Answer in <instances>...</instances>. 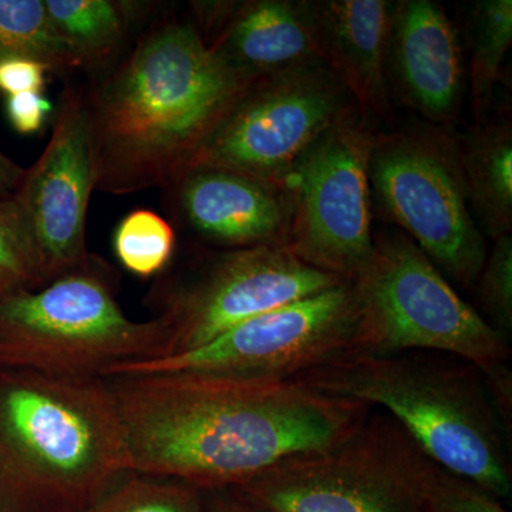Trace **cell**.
I'll return each instance as SVG.
<instances>
[{"label":"cell","instance_id":"obj_1","mask_svg":"<svg viewBox=\"0 0 512 512\" xmlns=\"http://www.w3.org/2000/svg\"><path fill=\"white\" fill-rule=\"evenodd\" d=\"M131 473L201 491L238 488L301 454L339 446L370 407L296 380L202 373L107 377Z\"/></svg>","mask_w":512,"mask_h":512},{"label":"cell","instance_id":"obj_2","mask_svg":"<svg viewBox=\"0 0 512 512\" xmlns=\"http://www.w3.org/2000/svg\"><path fill=\"white\" fill-rule=\"evenodd\" d=\"M254 83L215 55L197 26L158 23L84 94L96 190L173 184Z\"/></svg>","mask_w":512,"mask_h":512},{"label":"cell","instance_id":"obj_3","mask_svg":"<svg viewBox=\"0 0 512 512\" xmlns=\"http://www.w3.org/2000/svg\"><path fill=\"white\" fill-rule=\"evenodd\" d=\"M128 474L106 380L0 369V512H86Z\"/></svg>","mask_w":512,"mask_h":512},{"label":"cell","instance_id":"obj_4","mask_svg":"<svg viewBox=\"0 0 512 512\" xmlns=\"http://www.w3.org/2000/svg\"><path fill=\"white\" fill-rule=\"evenodd\" d=\"M319 392L380 407L437 466L508 500L511 436L483 372L436 352H348L296 376Z\"/></svg>","mask_w":512,"mask_h":512},{"label":"cell","instance_id":"obj_5","mask_svg":"<svg viewBox=\"0 0 512 512\" xmlns=\"http://www.w3.org/2000/svg\"><path fill=\"white\" fill-rule=\"evenodd\" d=\"M164 346L160 320L128 318L94 262L0 298V369L106 379L114 367L158 359Z\"/></svg>","mask_w":512,"mask_h":512},{"label":"cell","instance_id":"obj_6","mask_svg":"<svg viewBox=\"0 0 512 512\" xmlns=\"http://www.w3.org/2000/svg\"><path fill=\"white\" fill-rule=\"evenodd\" d=\"M357 320L352 352H436L490 373L507 366L510 340L448 284L429 256L402 231L373 235L355 278Z\"/></svg>","mask_w":512,"mask_h":512},{"label":"cell","instance_id":"obj_7","mask_svg":"<svg viewBox=\"0 0 512 512\" xmlns=\"http://www.w3.org/2000/svg\"><path fill=\"white\" fill-rule=\"evenodd\" d=\"M437 464L387 413L339 446L281 461L241 485L264 512H429Z\"/></svg>","mask_w":512,"mask_h":512},{"label":"cell","instance_id":"obj_8","mask_svg":"<svg viewBox=\"0 0 512 512\" xmlns=\"http://www.w3.org/2000/svg\"><path fill=\"white\" fill-rule=\"evenodd\" d=\"M369 180L383 214L441 274L474 288L487 241L468 205L460 144L450 131L426 123L375 133Z\"/></svg>","mask_w":512,"mask_h":512},{"label":"cell","instance_id":"obj_9","mask_svg":"<svg viewBox=\"0 0 512 512\" xmlns=\"http://www.w3.org/2000/svg\"><path fill=\"white\" fill-rule=\"evenodd\" d=\"M373 137L357 107L303 154L281 188L289 208L285 247L306 265L352 281L373 249L369 160Z\"/></svg>","mask_w":512,"mask_h":512},{"label":"cell","instance_id":"obj_10","mask_svg":"<svg viewBox=\"0 0 512 512\" xmlns=\"http://www.w3.org/2000/svg\"><path fill=\"white\" fill-rule=\"evenodd\" d=\"M353 107L322 60L256 80L185 171L217 168L281 188L323 131Z\"/></svg>","mask_w":512,"mask_h":512},{"label":"cell","instance_id":"obj_11","mask_svg":"<svg viewBox=\"0 0 512 512\" xmlns=\"http://www.w3.org/2000/svg\"><path fill=\"white\" fill-rule=\"evenodd\" d=\"M359 309L352 281L286 303L181 355L126 363L107 377L134 373H202L292 380L355 349ZM106 377V379H107Z\"/></svg>","mask_w":512,"mask_h":512},{"label":"cell","instance_id":"obj_12","mask_svg":"<svg viewBox=\"0 0 512 512\" xmlns=\"http://www.w3.org/2000/svg\"><path fill=\"white\" fill-rule=\"evenodd\" d=\"M342 282L345 279L306 265L285 245L227 249L212 255L153 293L154 318L165 332L161 357L201 348L261 313Z\"/></svg>","mask_w":512,"mask_h":512},{"label":"cell","instance_id":"obj_13","mask_svg":"<svg viewBox=\"0 0 512 512\" xmlns=\"http://www.w3.org/2000/svg\"><path fill=\"white\" fill-rule=\"evenodd\" d=\"M94 190L86 97L66 87L49 144L13 195L43 286L92 266L86 225Z\"/></svg>","mask_w":512,"mask_h":512},{"label":"cell","instance_id":"obj_14","mask_svg":"<svg viewBox=\"0 0 512 512\" xmlns=\"http://www.w3.org/2000/svg\"><path fill=\"white\" fill-rule=\"evenodd\" d=\"M390 100L427 124L450 128L463 103L466 70L453 22L439 2L392 3L386 57Z\"/></svg>","mask_w":512,"mask_h":512},{"label":"cell","instance_id":"obj_15","mask_svg":"<svg viewBox=\"0 0 512 512\" xmlns=\"http://www.w3.org/2000/svg\"><path fill=\"white\" fill-rule=\"evenodd\" d=\"M168 191L177 217L227 249L285 245L289 208L282 188L217 168L185 171Z\"/></svg>","mask_w":512,"mask_h":512},{"label":"cell","instance_id":"obj_16","mask_svg":"<svg viewBox=\"0 0 512 512\" xmlns=\"http://www.w3.org/2000/svg\"><path fill=\"white\" fill-rule=\"evenodd\" d=\"M320 60L369 119L392 111L386 77L392 2L302 0Z\"/></svg>","mask_w":512,"mask_h":512},{"label":"cell","instance_id":"obj_17","mask_svg":"<svg viewBox=\"0 0 512 512\" xmlns=\"http://www.w3.org/2000/svg\"><path fill=\"white\" fill-rule=\"evenodd\" d=\"M232 70L261 80L320 60L302 0H245L205 40Z\"/></svg>","mask_w":512,"mask_h":512},{"label":"cell","instance_id":"obj_18","mask_svg":"<svg viewBox=\"0 0 512 512\" xmlns=\"http://www.w3.org/2000/svg\"><path fill=\"white\" fill-rule=\"evenodd\" d=\"M460 163L474 220L491 239L512 231V121L510 110L471 130Z\"/></svg>","mask_w":512,"mask_h":512},{"label":"cell","instance_id":"obj_19","mask_svg":"<svg viewBox=\"0 0 512 512\" xmlns=\"http://www.w3.org/2000/svg\"><path fill=\"white\" fill-rule=\"evenodd\" d=\"M50 23L80 67L103 62L126 37L138 3L114 0H45Z\"/></svg>","mask_w":512,"mask_h":512},{"label":"cell","instance_id":"obj_20","mask_svg":"<svg viewBox=\"0 0 512 512\" xmlns=\"http://www.w3.org/2000/svg\"><path fill=\"white\" fill-rule=\"evenodd\" d=\"M512 45L511 0H478L470 13L471 104L477 119L493 103L495 87L504 76V62Z\"/></svg>","mask_w":512,"mask_h":512},{"label":"cell","instance_id":"obj_21","mask_svg":"<svg viewBox=\"0 0 512 512\" xmlns=\"http://www.w3.org/2000/svg\"><path fill=\"white\" fill-rule=\"evenodd\" d=\"M16 57L37 60L52 72L80 67L53 29L45 0H0V63Z\"/></svg>","mask_w":512,"mask_h":512},{"label":"cell","instance_id":"obj_22","mask_svg":"<svg viewBox=\"0 0 512 512\" xmlns=\"http://www.w3.org/2000/svg\"><path fill=\"white\" fill-rule=\"evenodd\" d=\"M177 235L173 225L154 211L136 210L120 221L113 238L114 254L140 278H153L173 259Z\"/></svg>","mask_w":512,"mask_h":512},{"label":"cell","instance_id":"obj_23","mask_svg":"<svg viewBox=\"0 0 512 512\" xmlns=\"http://www.w3.org/2000/svg\"><path fill=\"white\" fill-rule=\"evenodd\" d=\"M86 512H202V491L180 481L131 473Z\"/></svg>","mask_w":512,"mask_h":512},{"label":"cell","instance_id":"obj_24","mask_svg":"<svg viewBox=\"0 0 512 512\" xmlns=\"http://www.w3.org/2000/svg\"><path fill=\"white\" fill-rule=\"evenodd\" d=\"M42 286L18 205L13 197L0 198V298Z\"/></svg>","mask_w":512,"mask_h":512},{"label":"cell","instance_id":"obj_25","mask_svg":"<svg viewBox=\"0 0 512 512\" xmlns=\"http://www.w3.org/2000/svg\"><path fill=\"white\" fill-rule=\"evenodd\" d=\"M485 322L510 340L512 336V235L494 239L477 282Z\"/></svg>","mask_w":512,"mask_h":512},{"label":"cell","instance_id":"obj_26","mask_svg":"<svg viewBox=\"0 0 512 512\" xmlns=\"http://www.w3.org/2000/svg\"><path fill=\"white\" fill-rule=\"evenodd\" d=\"M429 512H510L500 498L480 485L456 476L440 466L434 468L427 490Z\"/></svg>","mask_w":512,"mask_h":512},{"label":"cell","instance_id":"obj_27","mask_svg":"<svg viewBox=\"0 0 512 512\" xmlns=\"http://www.w3.org/2000/svg\"><path fill=\"white\" fill-rule=\"evenodd\" d=\"M52 111V101L43 93H20L6 99L5 113L9 124L23 136L39 133Z\"/></svg>","mask_w":512,"mask_h":512},{"label":"cell","instance_id":"obj_28","mask_svg":"<svg viewBox=\"0 0 512 512\" xmlns=\"http://www.w3.org/2000/svg\"><path fill=\"white\" fill-rule=\"evenodd\" d=\"M52 72L46 64L32 59L5 60L0 63V93L6 96L36 92L45 89L47 73Z\"/></svg>","mask_w":512,"mask_h":512},{"label":"cell","instance_id":"obj_29","mask_svg":"<svg viewBox=\"0 0 512 512\" xmlns=\"http://www.w3.org/2000/svg\"><path fill=\"white\" fill-rule=\"evenodd\" d=\"M202 512H264L237 488L202 491Z\"/></svg>","mask_w":512,"mask_h":512},{"label":"cell","instance_id":"obj_30","mask_svg":"<svg viewBox=\"0 0 512 512\" xmlns=\"http://www.w3.org/2000/svg\"><path fill=\"white\" fill-rule=\"evenodd\" d=\"M25 173L26 168L0 151V198L13 197L22 185Z\"/></svg>","mask_w":512,"mask_h":512}]
</instances>
